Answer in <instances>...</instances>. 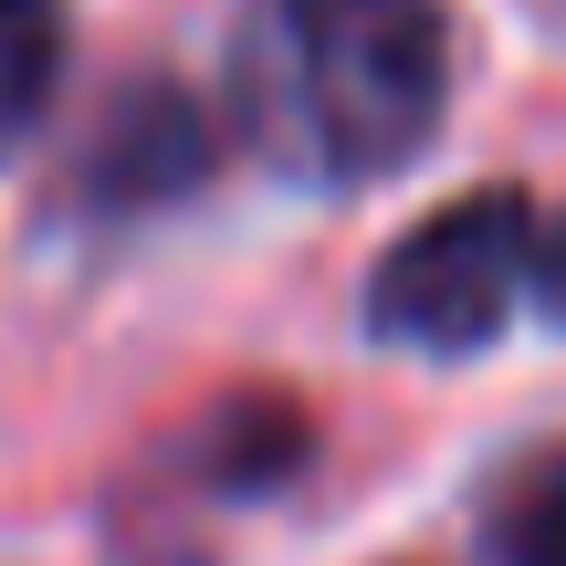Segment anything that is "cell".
Here are the masks:
<instances>
[{
    "mask_svg": "<svg viewBox=\"0 0 566 566\" xmlns=\"http://www.w3.org/2000/svg\"><path fill=\"white\" fill-rule=\"evenodd\" d=\"M451 21L430 0H263L231 53V116L283 179L367 189L430 147Z\"/></svg>",
    "mask_w": 566,
    "mask_h": 566,
    "instance_id": "cell-1",
    "label": "cell"
},
{
    "mask_svg": "<svg viewBox=\"0 0 566 566\" xmlns=\"http://www.w3.org/2000/svg\"><path fill=\"white\" fill-rule=\"evenodd\" d=\"M535 210L514 189H472V200L430 210L378 273H367V325L388 346H420V357H472L493 346L535 294Z\"/></svg>",
    "mask_w": 566,
    "mask_h": 566,
    "instance_id": "cell-2",
    "label": "cell"
},
{
    "mask_svg": "<svg viewBox=\"0 0 566 566\" xmlns=\"http://www.w3.org/2000/svg\"><path fill=\"white\" fill-rule=\"evenodd\" d=\"M116 137H105V179H116V200H137V189H179V179H200L210 168V126H200V105H179V95H137L126 116H105Z\"/></svg>",
    "mask_w": 566,
    "mask_h": 566,
    "instance_id": "cell-3",
    "label": "cell"
},
{
    "mask_svg": "<svg viewBox=\"0 0 566 566\" xmlns=\"http://www.w3.org/2000/svg\"><path fill=\"white\" fill-rule=\"evenodd\" d=\"M63 84V0H0V158L32 147Z\"/></svg>",
    "mask_w": 566,
    "mask_h": 566,
    "instance_id": "cell-4",
    "label": "cell"
},
{
    "mask_svg": "<svg viewBox=\"0 0 566 566\" xmlns=\"http://www.w3.org/2000/svg\"><path fill=\"white\" fill-rule=\"evenodd\" d=\"M493 556L504 566H566V451L525 462L493 493Z\"/></svg>",
    "mask_w": 566,
    "mask_h": 566,
    "instance_id": "cell-5",
    "label": "cell"
},
{
    "mask_svg": "<svg viewBox=\"0 0 566 566\" xmlns=\"http://www.w3.org/2000/svg\"><path fill=\"white\" fill-rule=\"evenodd\" d=\"M535 294H546V315L566 325V221L546 231V242H535Z\"/></svg>",
    "mask_w": 566,
    "mask_h": 566,
    "instance_id": "cell-6",
    "label": "cell"
}]
</instances>
